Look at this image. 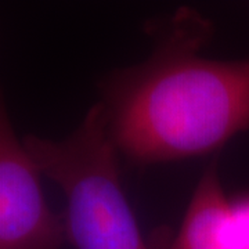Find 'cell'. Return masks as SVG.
I'll return each mask as SVG.
<instances>
[{
  "instance_id": "3957f363",
  "label": "cell",
  "mask_w": 249,
  "mask_h": 249,
  "mask_svg": "<svg viewBox=\"0 0 249 249\" xmlns=\"http://www.w3.org/2000/svg\"><path fill=\"white\" fill-rule=\"evenodd\" d=\"M64 217L47 205L40 170L13 129L0 91V249H60Z\"/></svg>"
},
{
  "instance_id": "277c9868",
  "label": "cell",
  "mask_w": 249,
  "mask_h": 249,
  "mask_svg": "<svg viewBox=\"0 0 249 249\" xmlns=\"http://www.w3.org/2000/svg\"><path fill=\"white\" fill-rule=\"evenodd\" d=\"M166 249H249V194L227 198L211 165Z\"/></svg>"
},
{
  "instance_id": "6da1fadb",
  "label": "cell",
  "mask_w": 249,
  "mask_h": 249,
  "mask_svg": "<svg viewBox=\"0 0 249 249\" xmlns=\"http://www.w3.org/2000/svg\"><path fill=\"white\" fill-rule=\"evenodd\" d=\"M151 31V55L103 85L100 104L116 150L139 163L187 160L219 150L248 129L249 60L201 57L213 27L191 9L178 10Z\"/></svg>"
},
{
  "instance_id": "7a4b0ae2",
  "label": "cell",
  "mask_w": 249,
  "mask_h": 249,
  "mask_svg": "<svg viewBox=\"0 0 249 249\" xmlns=\"http://www.w3.org/2000/svg\"><path fill=\"white\" fill-rule=\"evenodd\" d=\"M24 145L40 173L67 199V238L76 249H147L124 194L116 147L101 104L62 140L28 136Z\"/></svg>"
}]
</instances>
